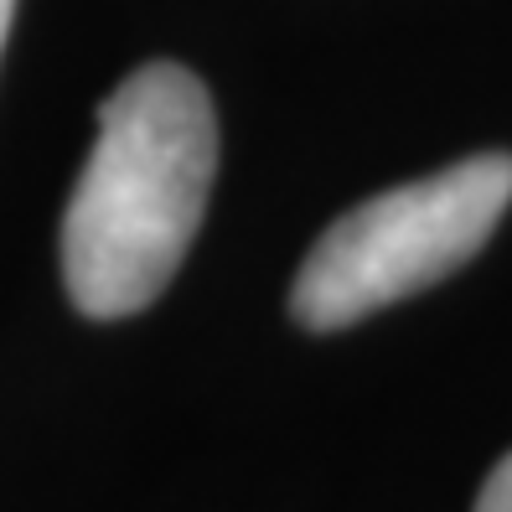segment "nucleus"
<instances>
[{
	"label": "nucleus",
	"mask_w": 512,
	"mask_h": 512,
	"mask_svg": "<svg viewBox=\"0 0 512 512\" xmlns=\"http://www.w3.org/2000/svg\"><path fill=\"white\" fill-rule=\"evenodd\" d=\"M218 176V114L192 68L145 63L99 109L63 218V280L83 316L119 321L182 269Z\"/></svg>",
	"instance_id": "f257e3e1"
},
{
	"label": "nucleus",
	"mask_w": 512,
	"mask_h": 512,
	"mask_svg": "<svg viewBox=\"0 0 512 512\" xmlns=\"http://www.w3.org/2000/svg\"><path fill=\"white\" fill-rule=\"evenodd\" d=\"M512 207V156L481 150L419 182L378 192L331 223L290 285L306 331H342L456 275Z\"/></svg>",
	"instance_id": "f03ea898"
},
{
	"label": "nucleus",
	"mask_w": 512,
	"mask_h": 512,
	"mask_svg": "<svg viewBox=\"0 0 512 512\" xmlns=\"http://www.w3.org/2000/svg\"><path fill=\"white\" fill-rule=\"evenodd\" d=\"M476 512H512V450L492 466L487 487H481V497H476Z\"/></svg>",
	"instance_id": "7ed1b4c3"
},
{
	"label": "nucleus",
	"mask_w": 512,
	"mask_h": 512,
	"mask_svg": "<svg viewBox=\"0 0 512 512\" xmlns=\"http://www.w3.org/2000/svg\"><path fill=\"white\" fill-rule=\"evenodd\" d=\"M11 16H16V0H0V47H6V32H11Z\"/></svg>",
	"instance_id": "20e7f679"
}]
</instances>
